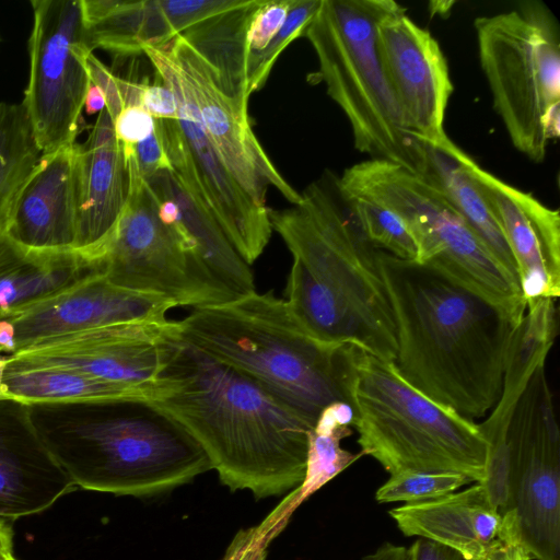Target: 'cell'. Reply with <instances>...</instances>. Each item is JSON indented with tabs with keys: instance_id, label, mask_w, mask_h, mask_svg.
<instances>
[{
	"instance_id": "cell-2",
	"label": "cell",
	"mask_w": 560,
	"mask_h": 560,
	"mask_svg": "<svg viewBox=\"0 0 560 560\" xmlns=\"http://www.w3.org/2000/svg\"><path fill=\"white\" fill-rule=\"evenodd\" d=\"M400 375L468 419L498 402L516 327L497 306L439 270L378 250Z\"/></svg>"
},
{
	"instance_id": "cell-46",
	"label": "cell",
	"mask_w": 560,
	"mask_h": 560,
	"mask_svg": "<svg viewBox=\"0 0 560 560\" xmlns=\"http://www.w3.org/2000/svg\"><path fill=\"white\" fill-rule=\"evenodd\" d=\"M5 365V355L0 354V399L7 398L3 387V370Z\"/></svg>"
},
{
	"instance_id": "cell-43",
	"label": "cell",
	"mask_w": 560,
	"mask_h": 560,
	"mask_svg": "<svg viewBox=\"0 0 560 560\" xmlns=\"http://www.w3.org/2000/svg\"><path fill=\"white\" fill-rule=\"evenodd\" d=\"M83 108L88 115L100 114L106 108V100L103 91L92 82L89 85Z\"/></svg>"
},
{
	"instance_id": "cell-47",
	"label": "cell",
	"mask_w": 560,
	"mask_h": 560,
	"mask_svg": "<svg viewBox=\"0 0 560 560\" xmlns=\"http://www.w3.org/2000/svg\"><path fill=\"white\" fill-rule=\"evenodd\" d=\"M2 560H16V559L13 557V555H11V556H8L7 558L2 559Z\"/></svg>"
},
{
	"instance_id": "cell-14",
	"label": "cell",
	"mask_w": 560,
	"mask_h": 560,
	"mask_svg": "<svg viewBox=\"0 0 560 560\" xmlns=\"http://www.w3.org/2000/svg\"><path fill=\"white\" fill-rule=\"evenodd\" d=\"M168 59L219 156L247 195L266 207L269 186L290 203L301 201L255 136L248 109L221 89L217 70L180 34L163 44Z\"/></svg>"
},
{
	"instance_id": "cell-21",
	"label": "cell",
	"mask_w": 560,
	"mask_h": 560,
	"mask_svg": "<svg viewBox=\"0 0 560 560\" xmlns=\"http://www.w3.org/2000/svg\"><path fill=\"white\" fill-rule=\"evenodd\" d=\"M77 142L43 154L13 208L7 233L34 249H75Z\"/></svg>"
},
{
	"instance_id": "cell-26",
	"label": "cell",
	"mask_w": 560,
	"mask_h": 560,
	"mask_svg": "<svg viewBox=\"0 0 560 560\" xmlns=\"http://www.w3.org/2000/svg\"><path fill=\"white\" fill-rule=\"evenodd\" d=\"M424 148L428 155V172L424 177L445 194L494 258L518 281L517 267L512 252L487 200L469 172L470 156L451 139L440 145L424 144Z\"/></svg>"
},
{
	"instance_id": "cell-13",
	"label": "cell",
	"mask_w": 560,
	"mask_h": 560,
	"mask_svg": "<svg viewBox=\"0 0 560 560\" xmlns=\"http://www.w3.org/2000/svg\"><path fill=\"white\" fill-rule=\"evenodd\" d=\"M156 75L175 94L177 122L188 150L171 158L172 172L194 189L241 258L250 266L268 245L272 228L268 207L257 205L226 168L187 96L163 45L147 46Z\"/></svg>"
},
{
	"instance_id": "cell-6",
	"label": "cell",
	"mask_w": 560,
	"mask_h": 560,
	"mask_svg": "<svg viewBox=\"0 0 560 560\" xmlns=\"http://www.w3.org/2000/svg\"><path fill=\"white\" fill-rule=\"evenodd\" d=\"M393 0H322L304 36L317 56V78L345 113L354 148L422 177L424 144L407 130L382 59L377 27Z\"/></svg>"
},
{
	"instance_id": "cell-44",
	"label": "cell",
	"mask_w": 560,
	"mask_h": 560,
	"mask_svg": "<svg viewBox=\"0 0 560 560\" xmlns=\"http://www.w3.org/2000/svg\"><path fill=\"white\" fill-rule=\"evenodd\" d=\"M493 560H534V558L524 547L522 540L516 539L508 544Z\"/></svg>"
},
{
	"instance_id": "cell-24",
	"label": "cell",
	"mask_w": 560,
	"mask_h": 560,
	"mask_svg": "<svg viewBox=\"0 0 560 560\" xmlns=\"http://www.w3.org/2000/svg\"><path fill=\"white\" fill-rule=\"evenodd\" d=\"M3 387L7 398L24 404L119 398L152 400L154 397L148 389L108 382L71 368L13 355L5 357Z\"/></svg>"
},
{
	"instance_id": "cell-30",
	"label": "cell",
	"mask_w": 560,
	"mask_h": 560,
	"mask_svg": "<svg viewBox=\"0 0 560 560\" xmlns=\"http://www.w3.org/2000/svg\"><path fill=\"white\" fill-rule=\"evenodd\" d=\"M144 1L81 0L86 42L117 58L143 54Z\"/></svg>"
},
{
	"instance_id": "cell-28",
	"label": "cell",
	"mask_w": 560,
	"mask_h": 560,
	"mask_svg": "<svg viewBox=\"0 0 560 560\" xmlns=\"http://www.w3.org/2000/svg\"><path fill=\"white\" fill-rule=\"evenodd\" d=\"M42 155L22 103L0 102V233Z\"/></svg>"
},
{
	"instance_id": "cell-48",
	"label": "cell",
	"mask_w": 560,
	"mask_h": 560,
	"mask_svg": "<svg viewBox=\"0 0 560 560\" xmlns=\"http://www.w3.org/2000/svg\"><path fill=\"white\" fill-rule=\"evenodd\" d=\"M0 42H1V36H0Z\"/></svg>"
},
{
	"instance_id": "cell-42",
	"label": "cell",
	"mask_w": 560,
	"mask_h": 560,
	"mask_svg": "<svg viewBox=\"0 0 560 560\" xmlns=\"http://www.w3.org/2000/svg\"><path fill=\"white\" fill-rule=\"evenodd\" d=\"M361 560H409L408 548L392 542H384Z\"/></svg>"
},
{
	"instance_id": "cell-8",
	"label": "cell",
	"mask_w": 560,
	"mask_h": 560,
	"mask_svg": "<svg viewBox=\"0 0 560 560\" xmlns=\"http://www.w3.org/2000/svg\"><path fill=\"white\" fill-rule=\"evenodd\" d=\"M340 194L360 197L397 214L428 265L479 294L517 327L526 312L520 283L494 258L445 194L411 171L378 159L346 168L336 177Z\"/></svg>"
},
{
	"instance_id": "cell-41",
	"label": "cell",
	"mask_w": 560,
	"mask_h": 560,
	"mask_svg": "<svg viewBox=\"0 0 560 560\" xmlns=\"http://www.w3.org/2000/svg\"><path fill=\"white\" fill-rule=\"evenodd\" d=\"M409 560H463L456 552L425 539H417L408 548Z\"/></svg>"
},
{
	"instance_id": "cell-35",
	"label": "cell",
	"mask_w": 560,
	"mask_h": 560,
	"mask_svg": "<svg viewBox=\"0 0 560 560\" xmlns=\"http://www.w3.org/2000/svg\"><path fill=\"white\" fill-rule=\"evenodd\" d=\"M249 0H159L174 36L220 13L244 7Z\"/></svg>"
},
{
	"instance_id": "cell-12",
	"label": "cell",
	"mask_w": 560,
	"mask_h": 560,
	"mask_svg": "<svg viewBox=\"0 0 560 560\" xmlns=\"http://www.w3.org/2000/svg\"><path fill=\"white\" fill-rule=\"evenodd\" d=\"M509 510L534 560H560V432L546 362L517 399L505 432Z\"/></svg>"
},
{
	"instance_id": "cell-7",
	"label": "cell",
	"mask_w": 560,
	"mask_h": 560,
	"mask_svg": "<svg viewBox=\"0 0 560 560\" xmlns=\"http://www.w3.org/2000/svg\"><path fill=\"white\" fill-rule=\"evenodd\" d=\"M351 407L361 452L389 475L456 472L485 480L489 444L479 425L415 388L394 362L358 349Z\"/></svg>"
},
{
	"instance_id": "cell-37",
	"label": "cell",
	"mask_w": 560,
	"mask_h": 560,
	"mask_svg": "<svg viewBox=\"0 0 560 560\" xmlns=\"http://www.w3.org/2000/svg\"><path fill=\"white\" fill-rule=\"evenodd\" d=\"M128 171L147 180L162 171H172L168 156L156 127L152 135L132 148L122 150Z\"/></svg>"
},
{
	"instance_id": "cell-36",
	"label": "cell",
	"mask_w": 560,
	"mask_h": 560,
	"mask_svg": "<svg viewBox=\"0 0 560 560\" xmlns=\"http://www.w3.org/2000/svg\"><path fill=\"white\" fill-rule=\"evenodd\" d=\"M295 0H261L252 14L246 44L248 54L264 50L282 27Z\"/></svg>"
},
{
	"instance_id": "cell-9",
	"label": "cell",
	"mask_w": 560,
	"mask_h": 560,
	"mask_svg": "<svg viewBox=\"0 0 560 560\" xmlns=\"http://www.w3.org/2000/svg\"><path fill=\"white\" fill-rule=\"evenodd\" d=\"M474 26L493 107L514 148L540 163L560 135L558 23L544 3L525 1Z\"/></svg>"
},
{
	"instance_id": "cell-23",
	"label": "cell",
	"mask_w": 560,
	"mask_h": 560,
	"mask_svg": "<svg viewBox=\"0 0 560 560\" xmlns=\"http://www.w3.org/2000/svg\"><path fill=\"white\" fill-rule=\"evenodd\" d=\"M101 272L81 250L26 247L0 233V316Z\"/></svg>"
},
{
	"instance_id": "cell-31",
	"label": "cell",
	"mask_w": 560,
	"mask_h": 560,
	"mask_svg": "<svg viewBox=\"0 0 560 560\" xmlns=\"http://www.w3.org/2000/svg\"><path fill=\"white\" fill-rule=\"evenodd\" d=\"M339 195L366 240L376 249L405 260L417 259L416 244L397 214L373 201L340 192Z\"/></svg>"
},
{
	"instance_id": "cell-19",
	"label": "cell",
	"mask_w": 560,
	"mask_h": 560,
	"mask_svg": "<svg viewBox=\"0 0 560 560\" xmlns=\"http://www.w3.org/2000/svg\"><path fill=\"white\" fill-rule=\"evenodd\" d=\"M408 537L443 546L463 560H493L504 547L521 538L512 510L501 514L479 482L465 490L389 511Z\"/></svg>"
},
{
	"instance_id": "cell-17",
	"label": "cell",
	"mask_w": 560,
	"mask_h": 560,
	"mask_svg": "<svg viewBox=\"0 0 560 560\" xmlns=\"http://www.w3.org/2000/svg\"><path fill=\"white\" fill-rule=\"evenodd\" d=\"M385 69L407 130L419 142L440 145L453 92L447 61L432 34L399 5L377 27Z\"/></svg>"
},
{
	"instance_id": "cell-32",
	"label": "cell",
	"mask_w": 560,
	"mask_h": 560,
	"mask_svg": "<svg viewBox=\"0 0 560 560\" xmlns=\"http://www.w3.org/2000/svg\"><path fill=\"white\" fill-rule=\"evenodd\" d=\"M471 480L456 472L404 470L390 475L375 493L378 503H416L457 491Z\"/></svg>"
},
{
	"instance_id": "cell-34",
	"label": "cell",
	"mask_w": 560,
	"mask_h": 560,
	"mask_svg": "<svg viewBox=\"0 0 560 560\" xmlns=\"http://www.w3.org/2000/svg\"><path fill=\"white\" fill-rule=\"evenodd\" d=\"M291 512L287 501H283L259 525L240 530L229 545L222 560H266L269 542L284 526Z\"/></svg>"
},
{
	"instance_id": "cell-5",
	"label": "cell",
	"mask_w": 560,
	"mask_h": 560,
	"mask_svg": "<svg viewBox=\"0 0 560 560\" xmlns=\"http://www.w3.org/2000/svg\"><path fill=\"white\" fill-rule=\"evenodd\" d=\"M177 324L185 341L259 382L313 425L327 406H351L359 348L312 336L272 290L194 308Z\"/></svg>"
},
{
	"instance_id": "cell-25",
	"label": "cell",
	"mask_w": 560,
	"mask_h": 560,
	"mask_svg": "<svg viewBox=\"0 0 560 560\" xmlns=\"http://www.w3.org/2000/svg\"><path fill=\"white\" fill-rule=\"evenodd\" d=\"M156 191L173 198L180 211L179 224L212 275L237 298L255 291L250 267L241 258L199 195L183 184L172 171L147 179Z\"/></svg>"
},
{
	"instance_id": "cell-10",
	"label": "cell",
	"mask_w": 560,
	"mask_h": 560,
	"mask_svg": "<svg viewBox=\"0 0 560 560\" xmlns=\"http://www.w3.org/2000/svg\"><path fill=\"white\" fill-rule=\"evenodd\" d=\"M127 202L116 223L83 252L114 284L158 294L194 308L237 296L199 258L183 228L159 217V198L149 183L129 174Z\"/></svg>"
},
{
	"instance_id": "cell-20",
	"label": "cell",
	"mask_w": 560,
	"mask_h": 560,
	"mask_svg": "<svg viewBox=\"0 0 560 560\" xmlns=\"http://www.w3.org/2000/svg\"><path fill=\"white\" fill-rule=\"evenodd\" d=\"M74 489L45 447L27 405L0 399V520L14 521L50 508Z\"/></svg>"
},
{
	"instance_id": "cell-1",
	"label": "cell",
	"mask_w": 560,
	"mask_h": 560,
	"mask_svg": "<svg viewBox=\"0 0 560 560\" xmlns=\"http://www.w3.org/2000/svg\"><path fill=\"white\" fill-rule=\"evenodd\" d=\"M150 400L206 452L220 481L260 500L299 489L313 424L266 386L175 340Z\"/></svg>"
},
{
	"instance_id": "cell-27",
	"label": "cell",
	"mask_w": 560,
	"mask_h": 560,
	"mask_svg": "<svg viewBox=\"0 0 560 560\" xmlns=\"http://www.w3.org/2000/svg\"><path fill=\"white\" fill-rule=\"evenodd\" d=\"M261 0H249L205 20L180 35L218 72L221 89L248 109V50L246 35L253 12Z\"/></svg>"
},
{
	"instance_id": "cell-22",
	"label": "cell",
	"mask_w": 560,
	"mask_h": 560,
	"mask_svg": "<svg viewBox=\"0 0 560 560\" xmlns=\"http://www.w3.org/2000/svg\"><path fill=\"white\" fill-rule=\"evenodd\" d=\"M78 235L75 249L100 243L119 218L129 196V171L112 118L103 109L84 143H77Z\"/></svg>"
},
{
	"instance_id": "cell-38",
	"label": "cell",
	"mask_w": 560,
	"mask_h": 560,
	"mask_svg": "<svg viewBox=\"0 0 560 560\" xmlns=\"http://www.w3.org/2000/svg\"><path fill=\"white\" fill-rule=\"evenodd\" d=\"M112 121L122 150L142 142L155 129V118L140 105L125 106Z\"/></svg>"
},
{
	"instance_id": "cell-16",
	"label": "cell",
	"mask_w": 560,
	"mask_h": 560,
	"mask_svg": "<svg viewBox=\"0 0 560 560\" xmlns=\"http://www.w3.org/2000/svg\"><path fill=\"white\" fill-rule=\"evenodd\" d=\"M175 303L162 295L114 284L102 272L54 295L0 316V354L37 341L94 327L164 320Z\"/></svg>"
},
{
	"instance_id": "cell-3",
	"label": "cell",
	"mask_w": 560,
	"mask_h": 560,
	"mask_svg": "<svg viewBox=\"0 0 560 560\" xmlns=\"http://www.w3.org/2000/svg\"><path fill=\"white\" fill-rule=\"evenodd\" d=\"M301 201L268 217L293 261L289 310L315 338L352 345L381 360L397 357V332L380 272L378 250L364 236L328 174Z\"/></svg>"
},
{
	"instance_id": "cell-45",
	"label": "cell",
	"mask_w": 560,
	"mask_h": 560,
	"mask_svg": "<svg viewBox=\"0 0 560 560\" xmlns=\"http://www.w3.org/2000/svg\"><path fill=\"white\" fill-rule=\"evenodd\" d=\"M12 555V530L9 522L0 520V560Z\"/></svg>"
},
{
	"instance_id": "cell-39",
	"label": "cell",
	"mask_w": 560,
	"mask_h": 560,
	"mask_svg": "<svg viewBox=\"0 0 560 560\" xmlns=\"http://www.w3.org/2000/svg\"><path fill=\"white\" fill-rule=\"evenodd\" d=\"M158 80L151 84L141 82L140 86V106H142L155 119H177V101L173 91Z\"/></svg>"
},
{
	"instance_id": "cell-4",
	"label": "cell",
	"mask_w": 560,
	"mask_h": 560,
	"mask_svg": "<svg viewBox=\"0 0 560 560\" xmlns=\"http://www.w3.org/2000/svg\"><path fill=\"white\" fill-rule=\"evenodd\" d=\"M26 405L34 430L74 488L150 498L212 469L190 433L150 400Z\"/></svg>"
},
{
	"instance_id": "cell-33",
	"label": "cell",
	"mask_w": 560,
	"mask_h": 560,
	"mask_svg": "<svg viewBox=\"0 0 560 560\" xmlns=\"http://www.w3.org/2000/svg\"><path fill=\"white\" fill-rule=\"evenodd\" d=\"M322 0H295L288 16L268 46L248 56V91L252 95L260 90L281 52L304 33L316 15Z\"/></svg>"
},
{
	"instance_id": "cell-18",
	"label": "cell",
	"mask_w": 560,
	"mask_h": 560,
	"mask_svg": "<svg viewBox=\"0 0 560 560\" xmlns=\"http://www.w3.org/2000/svg\"><path fill=\"white\" fill-rule=\"evenodd\" d=\"M469 172L495 217L517 267L527 302L560 295V213L530 192L481 168L471 158Z\"/></svg>"
},
{
	"instance_id": "cell-40",
	"label": "cell",
	"mask_w": 560,
	"mask_h": 560,
	"mask_svg": "<svg viewBox=\"0 0 560 560\" xmlns=\"http://www.w3.org/2000/svg\"><path fill=\"white\" fill-rule=\"evenodd\" d=\"M86 67L91 82L96 84L105 95L106 110L113 120L125 107L119 78L102 63L93 52L86 58Z\"/></svg>"
},
{
	"instance_id": "cell-11",
	"label": "cell",
	"mask_w": 560,
	"mask_h": 560,
	"mask_svg": "<svg viewBox=\"0 0 560 560\" xmlns=\"http://www.w3.org/2000/svg\"><path fill=\"white\" fill-rule=\"evenodd\" d=\"M30 77L22 105L42 154L75 143L91 83L81 0H32Z\"/></svg>"
},
{
	"instance_id": "cell-29",
	"label": "cell",
	"mask_w": 560,
	"mask_h": 560,
	"mask_svg": "<svg viewBox=\"0 0 560 560\" xmlns=\"http://www.w3.org/2000/svg\"><path fill=\"white\" fill-rule=\"evenodd\" d=\"M352 421L353 409L347 402H334L320 412L308 433L304 483L293 491L298 505L363 456L362 452H349L340 444L352 434Z\"/></svg>"
},
{
	"instance_id": "cell-15",
	"label": "cell",
	"mask_w": 560,
	"mask_h": 560,
	"mask_svg": "<svg viewBox=\"0 0 560 560\" xmlns=\"http://www.w3.org/2000/svg\"><path fill=\"white\" fill-rule=\"evenodd\" d=\"M178 335L177 322L167 318L126 322L47 338L11 355L148 389L155 397L159 377Z\"/></svg>"
}]
</instances>
